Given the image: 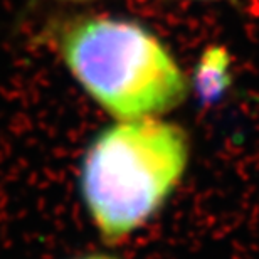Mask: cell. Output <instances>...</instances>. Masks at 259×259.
<instances>
[{"label":"cell","mask_w":259,"mask_h":259,"mask_svg":"<svg viewBox=\"0 0 259 259\" xmlns=\"http://www.w3.org/2000/svg\"><path fill=\"white\" fill-rule=\"evenodd\" d=\"M182 126L158 118L115 121L88 147L81 195L103 239L125 241L170 199L189 167Z\"/></svg>","instance_id":"1"},{"label":"cell","mask_w":259,"mask_h":259,"mask_svg":"<svg viewBox=\"0 0 259 259\" xmlns=\"http://www.w3.org/2000/svg\"><path fill=\"white\" fill-rule=\"evenodd\" d=\"M58 42L71 76L115 121L163 116L189 93L167 46L133 20L77 19L64 25Z\"/></svg>","instance_id":"2"},{"label":"cell","mask_w":259,"mask_h":259,"mask_svg":"<svg viewBox=\"0 0 259 259\" xmlns=\"http://www.w3.org/2000/svg\"><path fill=\"white\" fill-rule=\"evenodd\" d=\"M229 54L222 48H209L202 54L194 74V90L204 103L219 100L231 84Z\"/></svg>","instance_id":"3"},{"label":"cell","mask_w":259,"mask_h":259,"mask_svg":"<svg viewBox=\"0 0 259 259\" xmlns=\"http://www.w3.org/2000/svg\"><path fill=\"white\" fill-rule=\"evenodd\" d=\"M79 259H118V257L108 256V254H90V256H84V257H79Z\"/></svg>","instance_id":"4"},{"label":"cell","mask_w":259,"mask_h":259,"mask_svg":"<svg viewBox=\"0 0 259 259\" xmlns=\"http://www.w3.org/2000/svg\"><path fill=\"white\" fill-rule=\"evenodd\" d=\"M71 2H81V0H71Z\"/></svg>","instance_id":"5"}]
</instances>
